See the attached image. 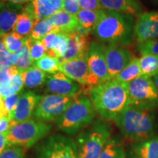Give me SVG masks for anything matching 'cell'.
Segmentation results:
<instances>
[{"label":"cell","mask_w":158,"mask_h":158,"mask_svg":"<svg viewBox=\"0 0 158 158\" xmlns=\"http://www.w3.org/2000/svg\"><path fill=\"white\" fill-rule=\"evenodd\" d=\"M135 19L133 15L102 9L92 32L100 42L128 46L135 41Z\"/></svg>","instance_id":"1"},{"label":"cell","mask_w":158,"mask_h":158,"mask_svg":"<svg viewBox=\"0 0 158 158\" xmlns=\"http://www.w3.org/2000/svg\"><path fill=\"white\" fill-rule=\"evenodd\" d=\"M94 110L105 120H115L130 105L127 83L110 80L89 90Z\"/></svg>","instance_id":"2"},{"label":"cell","mask_w":158,"mask_h":158,"mask_svg":"<svg viewBox=\"0 0 158 158\" xmlns=\"http://www.w3.org/2000/svg\"><path fill=\"white\" fill-rule=\"evenodd\" d=\"M114 121L122 135L130 141H145L157 130L155 110L133 105H129Z\"/></svg>","instance_id":"3"},{"label":"cell","mask_w":158,"mask_h":158,"mask_svg":"<svg viewBox=\"0 0 158 158\" xmlns=\"http://www.w3.org/2000/svg\"><path fill=\"white\" fill-rule=\"evenodd\" d=\"M95 113L90 98L79 94L75 97L64 114L55 122L61 132L74 135L94 122Z\"/></svg>","instance_id":"4"},{"label":"cell","mask_w":158,"mask_h":158,"mask_svg":"<svg viewBox=\"0 0 158 158\" xmlns=\"http://www.w3.org/2000/svg\"><path fill=\"white\" fill-rule=\"evenodd\" d=\"M110 135L111 127L108 122L101 119L94 121L77 136L79 158H99Z\"/></svg>","instance_id":"5"},{"label":"cell","mask_w":158,"mask_h":158,"mask_svg":"<svg viewBox=\"0 0 158 158\" xmlns=\"http://www.w3.org/2000/svg\"><path fill=\"white\" fill-rule=\"evenodd\" d=\"M51 128L50 124L31 118L17 123L7 132L8 146L29 149L48 135Z\"/></svg>","instance_id":"6"},{"label":"cell","mask_w":158,"mask_h":158,"mask_svg":"<svg viewBox=\"0 0 158 158\" xmlns=\"http://www.w3.org/2000/svg\"><path fill=\"white\" fill-rule=\"evenodd\" d=\"M36 158H79L78 146L73 138L54 134L37 145Z\"/></svg>","instance_id":"7"},{"label":"cell","mask_w":158,"mask_h":158,"mask_svg":"<svg viewBox=\"0 0 158 158\" xmlns=\"http://www.w3.org/2000/svg\"><path fill=\"white\" fill-rule=\"evenodd\" d=\"M130 105L155 110L158 107V94L152 79L142 76L127 83Z\"/></svg>","instance_id":"8"},{"label":"cell","mask_w":158,"mask_h":158,"mask_svg":"<svg viewBox=\"0 0 158 158\" xmlns=\"http://www.w3.org/2000/svg\"><path fill=\"white\" fill-rule=\"evenodd\" d=\"M105 43L100 41L90 43L86 53V60L90 73V86H98L111 80L106 59Z\"/></svg>","instance_id":"9"},{"label":"cell","mask_w":158,"mask_h":158,"mask_svg":"<svg viewBox=\"0 0 158 158\" xmlns=\"http://www.w3.org/2000/svg\"><path fill=\"white\" fill-rule=\"evenodd\" d=\"M75 97L47 94L41 97L33 118L39 122H56L64 114Z\"/></svg>","instance_id":"10"},{"label":"cell","mask_w":158,"mask_h":158,"mask_svg":"<svg viewBox=\"0 0 158 158\" xmlns=\"http://www.w3.org/2000/svg\"><path fill=\"white\" fill-rule=\"evenodd\" d=\"M45 88L51 94L69 97H76L85 91L79 83L68 78L62 72L47 73Z\"/></svg>","instance_id":"11"},{"label":"cell","mask_w":158,"mask_h":158,"mask_svg":"<svg viewBox=\"0 0 158 158\" xmlns=\"http://www.w3.org/2000/svg\"><path fill=\"white\" fill-rule=\"evenodd\" d=\"M133 58L132 53L125 46L108 43L106 48V59L111 80L115 79Z\"/></svg>","instance_id":"12"},{"label":"cell","mask_w":158,"mask_h":158,"mask_svg":"<svg viewBox=\"0 0 158 158\" xmlns=\"http://www.w3.org/2000/svg\"><path fill=\"white\" fill-rule=\"evenodd\" d=\"M59 72L63 73L68 78L82 86L91 87L90 73L86 55L70 60H62L59 64Z\"/></svg>","instance_id":"13"},{"label":"cell","mask_w":158,"mask_h":158,"mask_svg":"<svg viewBox=\"0 0 158 158\" xmlns=\"http://www.w3.org/2000/svg\"><path fill=\"white\" fill-rule=\"evenodd\" d=\"M135 34L137 43L158 38V11L145 12L138 15Z\"/></svg>","instance_id":"14"},{"label":"cell","mask_w":158,"mask_h":158,"mask_svg":"<svg viewBox=\"0 0 158 158\" xmlns=\"http://www.w3.org/2000/svg\"><path fill=\"white\" fill-rule=\"evenodd\" d=\"M41 97L31 91L22 92L15 109L10 118L16 123L31 119Z\"/></svg>","instance_id":"15"},{"label":"cell","mask_w":158,"mask_h":158,"mask_svg":"<svg viewBox=\"0 0 158 158\" xmlns=\"http://www.w3.org/2000/svg\"><path fill=\"white\" fill-rule=\"evenodd\" d=\"M63 2L64 0H31L25 4L23 10L39 21L63 10Z\"/></svg>","instance_id":"16"},{"label":"cell","mask_w":158,"mask_h":158,"mask_svg":"<svg viewBox=\"0 0 158 158\" xmlns=\"http://www.w3.org/2000/svg\"><path fill=\"white\" fill-rule=\"evenodd\" d=\"M87 35L88 33L80 27L77 31L69 33L68 50L62 60H70L86 56L90 45Z\"/></svg>","instance_id":"17"},{"label":"cell","mask_w":158,"mask_h":158,"mask_svg":"<svg viewBox=\"0 0 158 158\" xmlns=\"http://www.w3.org/2000/svg\"><path fill=\"white\" fill-rule=\"evenodd\" d=\"M47 51V54L62 59L68 50L69 33L54 30L41 40Z\"/></svg>","instance_id":"18"},{"label":"cell","mask_w":158,"mask_h":158,"mask_svg":"<svg viewBox=\"0 0 158 158\" xmlns=\"http://www.w3.org/2000/svg\"><path fill=\"white\" fill-rule=\"evenodd\" d=\"M21 5L5 4L0 9V36L4 37L13 31L18 17L23 12Z\"/></svg>","instance_id":"19"},{"label":"cell","mask_w":158,"mask_h":158,"mask_svg":"<svg viewBox=\"0 0 158 158\" xmlns=\"http://www.w3.org/2000/svg\"><path fill=\"white\" fill-rule=\"evenodd\" d=\"M102 9L139 15L142 13V6L139 0H100Z\"/></svg>","instance_id":"20"},{"label":"cell","mask_w":158,"mask_h":158,"mask_svg":"<svg viewBox=\"0 0 158 158\" xmlns=\"http://www.w3.org/2000/svg\"><path fill=\"white\" fill-rule=\"evenodd\" d=\"M56 30L64 31L67 33L73 32L78 30L79 24L76 15H74L64 10L57 12L48 17Z\"/></svg>","instance_id":"21"},{"label":"cell","mask_w":158,"mask_h":158,"mask_svg":"<svg viewBox=\"0 0 158 158\" xmlns=\"http://www.w3.org/2000/svg\"><path fill=\"white\" fill-rule=\"evenodd\" d=\"M134 153L136 158H158V135L137 142Z\"/></svg>","instance_id":"22"},{"label":"cell","mask_w":158,"mask_h":158,"mask_svg":"<svg viewBox=\"0 0 158 158\" xmlns=\"http://www.w3.org/2000/svg\"><path fill=\"white\" fill-rule=\"evenodd\" d=\"M101 12L102 9L98 10H88L81 9L76 15L79 27L88 34L92 31L101 15Z\"/></svg>","instance_id":"23"},{"label":"cell","mask_w":158,"mask_h":158,"mask_svg":"<svg viewBox=\"0 0 158 158\" xmlns=\"http://www.w3.org/2000/svg\"><path fill=\"white\" fill-rule=\"evenodd\" d=\"M37 21H38L35 20L32 15L23 10L22 13L18 17L16 22H15L12 31H14L21 35V37H28L30 35L35 23Z\"/></svg>","instance_id":"24"},{"label":"cell","mask_w":158,"mask_h":158,"mask_svg":"<svg viewBox=\"0 0 158 158\" xmlns=\"http://www.w3.org/2000/svg\"><path fill=\"white\" fill-rule=\"evenodd\" d=\"M32 40L30 36L26 37L23 46L15 55L17 56V62L15 67L19 73H23L33 65V62L30 57V45Z\"/></svg>","instance_id":"25"},{"label":"cell","mask_w":158,"mask_h":158,"mask_svg":"<svg viewBox=\"0 0 158 158\" xmlns=\"http://www.w3.org/2000/svg\"><path fill=\"white\" fill-rule=\"evenodd\" d=\"M23 73L24 86L28 89H35L45 83L47 73L32 65Z\"/></svg>","instance_id":"26"},{"label":"cell","mask_w":158,"mask_h":158,"mask_svg":"<svg viewBox=\"0 0 158 158\" xmlns=\"http://www.w3.org/2000/svg\"><path fill=\"white\" fill-rule=\"evenodd\" d=\"M141 76H142V73L140 68L139 59L133 58L114 80L122 83H129Z\"/></svg>","instance_id":"27"},{"label":"cell","mask_w":158,"mask_h":158,"mask_svg":"<svg viewBox=\"0 0 158 158\" xmlns=\"http://www.w3.org/2000/svg\"><path fill=\"white\" fill-rule=\"evenodd\" d=\"M24 86L23 73H19L12 78L9 84L0 85V95L2 98L13 95L22 92Z\"/></svg>","instance_id":"28"},{"label":"cell","mask_w":158,"mask_h":158,"mask_svg":"<svg viewBox=\"0 0 158 158\" xmlns=\"http://www.w3.org/2000/svg\"><path fill=\"white\" fill-rule=\"evenodd\" d=\"M139 64L143 76L152 78L158 74V55H142Z\"/></svg>","instance_id":"29"},{"label":"cell","mask_w":158,"mask_h":158,"mask_svg":"<svg viewBox=\"0 0 158 158\" xmlns=\"http://www.w3.org/2000/svg\"><path fill=\"white\" fill-rule=\"evenodd\" d=\"M99 158H126L125 150L119 141L115 138H110Z\"/></svg>","instance_id":"30"},{"label":"cell","mask_w":158,"mask_h":158,"mask_svg":"<svg viewBox=\"0 0 158 158\" xmlns=\"http://www.w3.org/2000/svg\"><path fill=\"white\" fill-rule=\"evenodd\" d=\"M61 61L62 60L60 59L46 54L39 60L33 63V65L45 73H54L59 72V64Z\"/></svg>","instance_id":"31"},{"label":"cell","mask_w":158,"mask_h":158,"mask_svg":"<svg viewBox=\"0 0 158 158\" xmlns=\"http://www.w3.org/2000/svg\"><path fill=\"white\" fill-rule=\"evenodd\" d=\"M54 30H56V29L54 28L50 20L48 19V18H45L39 20L35 23L29 36L33 41L41 40L47 34Z\"/></svg>","instance_id":"32"},{"label":"cell","mask_w":158,"mask_h":158,"mask_svg":"<svg viewBox=\"0 0 158 158\" xmlns=\"http://www.w3.org/2000/svg\"><path fill=\"white\" fill-rule=\"evenodd\" d=\"M3 40L7 51L12 54H16L24 45L26 37H21L14 31H10L3 37Z\"/></svg>","instance_id":"33"},{"label":"cell","mask_w":158,"mask_h":158,"mask_svg":"<svg viewBox=\"0 0 158 158\" xmlns=\"http://www.w3.org/2000/svg\"><path fill=\"white\" fill-rule=\"evenodd\" d=\"M136 50L141 55H158V38L137 43Z\"/></svg>","instance_id":"34"},{"label":"cell","mask_w":158,"mask_h":158,"mask_svg":"<svg viewBox=\"0 0 158 158\" xmlns=\"http://www.w3.org/2000/svg\"><path fill=\"white\" fill-rule=\"evenodd\" d=\"M29 52H30V57L33 63L39 60L47 54L46 48L43 45L42 40H31Z\"/></svg>","instance_id":"35"},{"label":"cell","mask_w":158,"mask_h":158,"mask_svg":"<svg viewBox=\"0 0 158 158\" xmlns=\"http://www.w3.org/2000/svg\"><path fill=\"white\" fill-rule=\"evenodd\" d=\"M26 149L15 146H8L0 155V158H25Z\"/></svg>","instance_id":"36"},{"label":"cell","mask_w":158,"mask_h":158,"mask_svg":"<svg viewBox=\"0 0 158 158\" xmlns=\"http://www.w3.org/2000/svg\"><path fill=\"white\" fill-rule=\"evenodd\" d=\"M16 62L17 56L15 54H12L9 51L0 53V70L15 66Z\"/></svg>","instance_id":"37"},{"label":"cell","mask_w":158,"mask_h":158,"mask_svg":"<svg viewBox=\"0 0 158 158\" xmlns=\"http://www.w3.org/2000/svg\"><path fill=\"white\" fill-rule=\"evenodd\" d=\"M21 93H22V92H20V93L13 94V95L7 97L5 98H3L4 106H5L6 111L7 112L10 117L12 114L13 113V111L15 109V107H16Z\"/></svg>","instance_id":"38"},{"label":"cell","mask_w":158,"mask_h":158,"mask_svg":"<svg viewBox=\"0 0 158 158\" xmlns=\"http://www.w3.org/2000/svg\"><path fill=\"white\" fill-rule=\"evenodd\" d=\"M15 66L0 70V85H5L11 81L13 77L19 73Z\"/></svg>","instance_id":"39"},{"label":"cell","mask_w":158,"mask_h":158,"mask_svg":"<svg viewBox=\"0 0 158 158\" xmlns=\"http://www.w3.org/2000/svg\"><path fill=\"white\" fill-rule=\"evenodd\" d=\"M63 10L68 13L76 15L81 10L78 0H64Z\"/></svg>","instance_id":"40"},{"label":"cell","mask_w":158,"mask_h":158,"mask_svg":"<svg viewBox=\"0 0 158 158\" xmlns=\"http://www.w3.org/2000/svg\"><path fill=\"white\" fill-rule=\"evenodd\" d=\"M81 9L88 10H98L102 9L100 0H78Z\"/></svg>","instance_id":"41"},{"label":"cell","mask_w":158,"mask_h":158,"mask_svg":"<svg viewBox=\"0 0 158 158\" xmlns=\"http://www.w3.org/2000/svg\"><path fill=\"white\" fill-rule=\"evenodd\" d=\"M17 123L12 120L9 116H5L0 119V133H6Z\"/></svg>","instance_id":"42"},{"label":"cell","mask_w":158,"mask_h":158,"mask_svg":"<svg viewBox=\"0 0 158 158\" xmlns=\"http://www.w3.org/2000/svg\"><path fill=\"white\" fill-rule=\"evenodd\" d=\"M8 147L7 138V132L6 133H0V155Z\"/></svg>","instance_id":"43"},{"label":"cell","mask_w":158,"mask_h":158,"mask_svg":"<svg viewBox=\"0 0 158 158\" xmlns=\"http://www.w3.org/2000/svg\"><path fill=\"white\" fill-rule=\"evenodd\" d=\"M5 116H9V115L8 114H7V112L6 111L5 106H4L3 98H2L1 95H0V119H1L2 118L5 117Z\"/></svg>","instance_id":"44"},{"label":"cell","mask_w":158,"mask_h":158,"mask_svg":"<svg viewBox=\"0 0 158 158\" xmlns=\"http://www.w3.org/2000/svg\"><path fill=\"white\" fill-rule=\"evenodd\" d=\"M31 0H3V2H6L7 3L14 4V5H22V4H27L31 2Z\"/></svg>","instance_id":"45"},{"label":"cell","mask_w":158,"mask_h":158,"mask_svg":"<svg viewBox=\"0 0 158 158\" xmlns=\"http://www.w3.org/2000/svg\"><path fill=\"white\" fill-rule=\"evenodd\" d=\"M7 49L6 48L5 42H4V40H3V37L2 36H0V53H5L7 52Z\"/></svg>","instance_id":"46"},{"label":"cell","mask_w":158,"mask_h":158,"mask_svg":"<svg viewBox=\"0 0 158 158\" xmlns=\"http://www.w3.org/2000/svg\"><path fill=\"white\" fill-rule=\"evenodd\" d=\"M152 81H153V83H154V84H155V88H156V89H157V92L158 94V74L156 75V76H155L154 77H152Z\"/></svg>","instance_id":"47"},{"label":"cell","mask_w":158,"mask_h":158,"mask_svg":"<svg viewBox=\"0 0 158 158\" xmlns=\"http://www.w3.org/2000/svg\"><path fill=\"white\" fill-rule=\"evenodd\" d=\"M4 5H5V4H4V2H3V0H0V9H1L2 7H3Z\"/></svg>","instance_id":"48"},{"label":"cell","mask_w":158,"mask_h":158,"mask_svg":"<svg viewBox=\"0 0 158 158\" xmlns=\"http://www.w3.org/2000/svg\"><path fill=\"white\" fill-rule=\"evenodd\" d=\"M152 2L154 3H155L156 5H158V0H152Z\"/></svg>","instance_id":"49"}]
</instances>
